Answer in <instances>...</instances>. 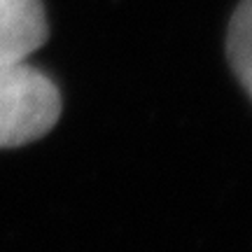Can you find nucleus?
Returning a JSON list of instances; mask_svg holds the SVG:
<instances>
[{
    "mask_svg": "<svg viewBox=\"0 0 252 252\" xmlns=\"http://www.w3.org/2000/svg\"><path fill=\"white\" fill-rule=\"evenodd\" d=\"M61 91L26 61H0V150L35 143L61 117Z\"/></svg>",
    "mask_w": 252,
    "mask_h": 252,
    "instance_id": "1",
    "label": "nucleus"
},
{
    "mask_svg": "<svg viewBox=\"0 0 252 252\" xmlns=\"http://www.w3.org/2000/svg\"><path fill=\"white\" fill-rule=\"evenodd\" d=\"M47 37L42 0H0V61H26Z\"/></svg>",
    "mask_w": 252,
    "mask_h": 252,
    "instance_id": "2",
    "label": "nucleus"
},
{
    "mask_svg": "<svg viewBox=\"0 0 252 252\" xmlns=\"http://www.w3.org/2000/svg\"><path fill=\"white\" fill-rule=\"evenodd\" d=\"M226 61L252 98V0H241L231 14L226 31Z\"/></svg>",
    "mask_w": 252,
    "mask_h": 252,
    "instance_id": "3",
    "label": "nucleus"
}]
</instances>
